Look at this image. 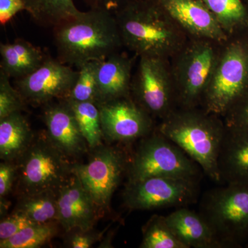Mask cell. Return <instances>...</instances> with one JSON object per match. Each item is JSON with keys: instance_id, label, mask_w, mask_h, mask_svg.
Segmentation results:
<instances>
[{"instance_id": "obj_1", "label": "cell", "mask_w": 248, "mask_h": 248, "mask_svg": "<svg viewBox=\"0 0 248 248\" xmlns=\"http://www.w3.org/2000/svg\"><path fill=\"white\" fill-rule=\"evenodd\" d=\"M114 15L124 46L139 58L170 59L189 38L157 0H133Z\"/></svg>"}, {"instance_id": "obj_2", "label": "cell", "mask_w": 248, "mask_h": 248, "mask_svg": "<svg viewBox=\"0 0 248 248\" xmlns=\"http://www.w3.org/2000/svg\"><path fill=\"white\" fill-rule=\"evenodd\" d=\"M58 60L79 69L102 61L124 46L115 15L90 9L53 28Z\"/></svg>"}, {"instance_id": "obj_3", "label": "cell", "mask_w": 248, "mask_h": 248, "mask_svg": "<svg viewBox=\"0 0 248 248\" xmlns=\"http://www.w3.org/2000/svg\"><path fill=\"white\" fill-rule=\"evenodd\" d=\"M156 128L195 161L205 175L221 183L218 161L226 131L223 117L202 107L177 108Z\"/></svg>"}, {"instance_id": "obj_4", "label": "cell", "mask_w": 248, "mask_h": 248, "mask_svg": "<svg viewBox=\"0 0 248 248\" xmlns=\"http://www.w3.org/2000/svg\"><path fill=\"white\" fill-rule=\"evenodd\" d=\"M223 43L189 37L170 59L177 108L201 107Z\"/></svg>"}, {"instance_id": "obj_5", "label": "cell", "mask_w": 248, "mask_h": 248, "mask_svg": "<svg viewBox=\"0 0 248 248\" xmlns=\"http://www.w3.org/2000/svg\"><path fill=\"white\" fill-rule=\"evenodd\" d=\"M248 91V32L232 36L221 46L201 107L223 117Z\"/></svg>"}, {"instance_id": "obj_6", "label": "cell", "mask_w": 248, "mask_h": 248, "mask_svg": "<svg viewBox=\"0 0 248 248\" xmlns=\"http://www.w3.org/2000/svg\"><path fill=\"white\" fill-rule=\"evenodd\" d=\"M200 213L223 248H242L248 242V182L226 183L207 191Z\"/></svg>"}, {"instance_id": "obj_7", "label": "cell", "mask_w": 248, "mask_h": 248, "mask_svg": "<svg viewBox=\"0 0 248 248\" xmlns=\"http://www.w3.org/2000/svg\"><path fill=\"white\" fill-rule=\"evenodd\" d=\"M126 174L127 183H130L155 177L200 180L203 172L195 161L156 128L140 140L129 159Z\"/></svg>"}, {"instance_id": "obj_8", "label": "cell", "mask_w": 248, "mask_h": 248, "mask_svg": "<svg viewBox=\"0 0 248 248\" xmlns=\"http://www.w3.org/2000/svg\"><path fill=\"white\" fill-rule=\"evenodd\" d=\"M16 163V180L21 196L47 192L57 193L73 174V164L54 146L46 134L35 137Z\"/></svg>"}, {"instance_id": "obj_9", "label": "cell", "mask_w": 248, "mask_h": 248, "mask_svg": "<svg viewBox=\"0 0 248 248\" xmlns=\"http://www.w3.org/2000/svg\"><path fill=\"white\" fill-rule=\"evenodd\" d=\"M130 95L155 119H164L177 108L170 59L140 57Z\"/></svg>"}, {"instance_id": "obj_10", "label": "cell", "mask_w": 248, "mask_h": 248, "mask_svg": "<svg viewBox=\"0 0 248 248\" xmlns=\"http://www.w3.org/2000/svg\"><path fill=\"white\" fill-rule=\"evenodd\" d=\"M93 150L87 164H73V172L102 215L109 210L111 198L126 174L130 159L124 152L103 144Z\"/></svg>"}, {"instance_id": "obj_11", "label": "cell", "mask_w": 248, "mask_h": 248, "mask_svg": "<svg viewBox=\"0 0 248 248\" xmlns=\"http://www.w3.org/2000/svg\"><path fill=\"white\" fill-rule=\"evenodd\" d=\"M200 181L155 177L127 183L124 192V203L134 210L187 207L198 200Z\"/></svg>"}, {"instance_id": "obj_12", "label": "cell", "mask_w": 248, "mask_h": 248, "mask_svg": "<svg viewBox=\"0 0 248 248\" xmlns=\"http://www.w3.org/2000/svg\"><path fill=\"white\" fill-rule=\"evenodd\" d=\"M104 138L112 142L140 140L156 129L155 119L131 96L97 104Z\"/></svg>"}, {"instance_id": "obj_13", "label": "cell", "mask_w": 248, "mask_h": 248, "mask_svg": "<svg viewBox=\"0 0 248 248\" xmlns=\"http://www.w3.org/2000/svg\"><path fill=\"white\" fill-rule=\"evenodd\" d=\"M78 77V71L48 57L35 71L16 79V88L27 104L45 106L69 96Z\"/></svg>"}, {"instance_id": "obj_14", "label": "cell", "mask_w": 248, "mask_h": 248, "mask_svg": "<svg viewBox=\"0 0 248 248\" xmlns=\"http://www.w3.org/2000/svg\"><path fill=\"white\" fill-rule=\"evenodd\" d=\"M43 118L46 134L54 146L69 158H78L89 148L69 104L66 99L43 106Z\"/></svg>"}, {"instance_id": "obj_15", "label": "cell", "mask_w": 248, "mask_h": 248, "mask_svg": "<svg viewBox=\"0 0 248 248\" xmlns=\"http://www.w3.org/2000/svg\"><path fill=\"white\" fill-rule=\"evenodd\" d=\"M188 37L224 43L229 36L202 0H157Z\"/></svg>"}, {"instance_id": "obj_16", "label": "cell", "mask_w": 248, "mask_h": 248, "mask_svg": "<svg viewBox=\"0 0 248 248\" xmlns=\"http://www.w3.org/2000/svg\"><path fill=\"white\" fill-rule=\"evenodd\" d=\"M58 223L66 232L81 230L90 231L97 221L99 213L75 173L59 189Z\"/></svg>"}, {"instance_id": "obj_17", "label": "cell", "mask_w": 248, "mask_h": 248, "mask_svg": "<svg viewBox=\"0 0 248 248\" xmlns=\"http://www.w3.org/2000/svg\"><path fill=\"white\" fill-rule=\"evenodd\" d=\"M134 62L135 58L120 51L99 61L97 104L131 96Z\"/></svg>"}, {"instance_id": "obj_18", "label": "cell", "mask_w": 248, "mask_h": 248, "mask_svg": "<svg viewBox=\"0 0 248 248\" xmlns=\"http://www.w3.org/2000/svg\"><path fill=\"white\" fill-rule=\"evenodd\" d=\"M166 218L174 234L186 248H223L213 228L200 212L182 207L166 216Z\"/></svg>"}, {"instance_id": "obj_19", "label": "cell", "mask_w": 248, "mask_h": 248, "mask_svg": "<svg viewBox=\"0 0 248 248\" xmlns=\"http://www.w3.org/2000/svg\"><path fill=\"white\" fill-rule=\"evenodd\" d=\"M218 168L221 182H248V130L226 127Z\"/></svg>"}, {"instance_id": "obj_20", "label": "cell", "mask_w": 248, "mask_h": 248, "mask_svg": "<svg viewBox=\"0 0 248 248\" xmlns=\"http://www.w3.org/2000/svg\"><path fill=\"white\" fill-rule=\"evenodd\" d=\"M0 55V71L16 79L35 71L48 58L42 49L22 39L1 43Z\"/></svg>"}, {"instance_id": "obj_21", "label": "cell", "mask_w": 248, "mask_h": 248, "mask_svg": "<svg viewBox=\"0 0 248 248\" xmlns=\"http://www.w3.org/2000/svg\"><path fill=\"white\" fill-rule=\"evenodd\" d=\"M35 136L22 112L0 120V157L16 162L27 151Z\"/></svg>"}, {"instance_id": "obj_22", "label": "cell", "mask_w": 248, "mask_h": 248, "mask_svg": "<svg viewBox=\"0 0 248 248\" xmlns=\"http://www.w3.org/2000/svg\"><path fill=\"white\" fill-rule=\"evenodd\" d=\"M25 11L34 22L54 28L80 13L73 0H23Z\"/></svg>"}, {"instance_id": "obj_23", "label": "cell", "mask_w": 248, "mask_h": 248, "mask_svg": "<svg viewBox=\"0 0 248 248\" xmlns=\"http://www.w3.org/2000/svg\"><path fill=\"white\" fill-rule=\"evenodd\" d=\"M230 37L248 32V9L242 0H202Z\"/></svg>"}, {"instance_id": "obj_24", "label": "cell", "mask_w": 248, "mask_h": 248, "mask_svg": "<svg viewBox=\"0 0 248 248\" xmlns=\"http://www.w3.org/2000/svg\"><path fill=\"white\" fill-rule=\"evenodd\" d=\"M15 212L22 214L33 223L58 222L57 193L47 192L21 196Z\"/></svg>"}, {"instance_id": "obj_25", "label": "cell", "mask_w": 248, "mask_h": 248, "mask_svg": "<svg viewBox=\"0 0 248 248\" xmlns=\"http://www.w3.org/2000/svg\"><path fill=\"white\" fill-rule=\"evenodd\" d=\"M66 99L71 107L83 136L91 149L102 145L103 135L100 112L97 104L93 102H75Z\"/></svg>"}, {"instance_id": "obj_26", "label": "cell", "mask_w": 248, "mask_h": 248, "mask_svg": "<svg viewBox=\"0 0 248 248\" xmlns=\"http://www.w3.org/2000/svg\"><path fill=\"white\" fill-rule=\"evenodd\" d=\"M141 248H186L173 232L166 216L151 217L142 229Z\"/></svg>"}, {"instance_id": "obj_27", "label": "cell", "mask_w": 248, "mask_h": 248, "mask_svg": "<svg viewBox=\"0 0 248 248\" xmlns=\"http://www.w3.org/2000/svg\"><path fill=\"white\" fill-rule=\"evenodd\" d=\"M57 234L53 223H34L12 237L0 241L1 248H37L48 244Z\"/></svg>"}, {"instance_id": "obj_28", "label": "cell", "mask_w": 248, "mask_h": 248, "mask_svg": "<svg viewBox=\"0 0 248 248\" xmlns=\"http://www.w3.org/2000/svg\"><path fill=\"white\" fill-rule=\"evenodd\" d=\"M99 61L85 63L78 70V77L66 99L75 102H93L97 104V70Z\"/></svg>"}, {"instance_id": "obj_29", "label": "cell", "mask_w": 248, "mask_h": 248, "mask_svg": "<svg viewBox=\"0 0 248 248\" xmlns=\"http://www.w3.org/2000/svg\"><path fill=\"white\" fill-rule=\"evenodd\" d=\"M9 76L0 71V120L15 112H22L27 102L11 84Z\"/></svg>"}, {"instance_id": "obj_30", "label": "cell", "mask_w": 248, "mask_h": 248, "mask_svg": "<svg viewBox=\"0 0 248 248\" xmlns=\"http://www.w3.org/2000/svg\"><path fill=\"white\" fill-rule=\"evenodd\" d=\"M223 119L227 128L248 130V91L232 106Z\"/></svg>"}, {"instance_id": "obj_31", "label": "cell", "mask_w": 248, "mask_h": 248, "mask_svg": "<svg viewBox=\"0 0 248 248\" xmlns=\"http://www.w3.org/2000/svg\"><path fill=\"white\" fill-rule=\"evenodd\" d=\"M34 223L22 214L15 212L0 223V241H4Z\"/></svg>"}, {"instance_id": "obj_32", "label": "cell", "mask_w": 248, "mask_h": 248, "mask_svg": "<svg viewBox=\"0 0 248 248\" xmlns=\"http://www.w3.org/2000/svg\"><path fill=\"white\" fill-rule=\"evenodd\" d=\"M17 164L14 161H4L0 164V197H6L17 179Z\"/></svg>"}, {"instance_id": "obj_33", "label": "cell", "mask_w": 248, "mask_h": 248, "mask_svg": "<svg viewBox=\"0 0 248 248\" xmlns=\"http://www.w3.org/2000/svg\"><path fill=\"white\" fill-rule=\"evenodd\" d=\"M68 239V246L73 248H89L100 238V234L90 231L75 230Z\"/></svg>"}, {"instance_id": "obj_34", "label": "cell", "mask_w": 248, "mask_h": 248, "mask_svg": "<svg viewBox=\"0 0 248 248\" xmlns=\"http://www.w3.org/2000/svg\"><path fill=\"white\" fill-rule=\"evenodd\" d=\"M25 11L23 0H0V23L4 25L21 11Z\"/></svg>"}, {"instance_id": "obj_35", "label": "cell", "mask_w": 248, "mask_h": 248, "mask_svg": "<svg viewBox=\"0 0 248 248\" xmlns=\"http://www.w3.org/2000/svg\"><path fill=\"white\" fill-rule=\"evenodd\" d=\"M90 9L104 10L115 13L133 0H84Z\"/></svg>"}, {"instance_id": "obj_36", "label": "cell", "mask_w": 248, "mask_h": 248, "mask_svg": "<svg viewBox=\"0 0 248 248\" xmlns=\"http://www.w3.org/2000/svg\"><path fill=\"white\" fill-rule=\"evenodd\" d=\"M242 1H244V4L246 5L248 9V0H242Z\"/></svg>"}, {"instance_id": "obj_37", "label": "cell", "mask_w": 248, "mask_h": 248, "mask_svg": "<svg viewBox=\"0 0 248 248\" xmlns=\"http://www.w3.org/2000/svg\"><path fill=\"white\" fill-rule=\"evenodd\" d=\"M244 247H245V248H248V242L247 243V244H246V245H245Z\"/></svg>"}]
</instances>
